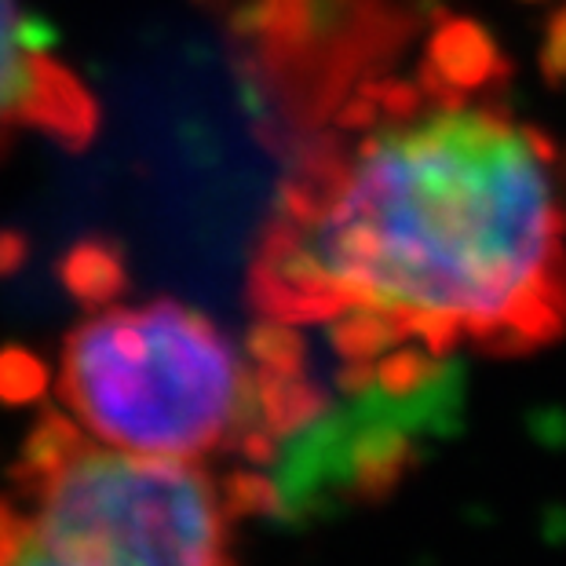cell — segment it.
Instances as JSON below:
<instances>
[{"label": "cell", "instance_id": "obj_1", "mask_svg": "<svg viewBox=\"0 0 566 566\" xmlns=\"http://www.w3.org/2000/svg\"><path fill=\"white\" fill-rule=\"evenodd\" d=\"M453 77L373 84L311 143L252 260L256 311H373L436 355H523L566 333L559 154Z\"/></svg>", "mask_w": 566, "mask_h": 566}, {"label": "cell", "instance_id": "obj_2", "mask_svg": "<svg viewBox=\"0 0 566 566\" xmlns=\"http://www.w3.org/2000/svg\"><path fill=\"white\" fill-rule=\"evenodd\" d=\"M256 373L198 307L103 304L66 336L59 399L106 446L198 461L223 450Z\"/></svg>", "mask_w": 566, "mask_h": 566}, {"label": "cell", "instance_id": "obj_3", "mask_svg": "<svg viewBox=\"0 0 566 566\" xmlns=\"http://www.w3.org/2000/svg\"><path fill=\"white\" fill-rule=\"evenodd\" d=\"M30 501L74 566H234L223 497L195 461L84 442Z\"/></svg>", "mask_w": 566, "mask_h": 566}, {"label": "cell", "instance_id": "obj_4", "mask_svg": "<svg viewBox=\"0 0 566 566\" xmlns=\"http://www.w3.org/2000/svg\"><path fill=\"white\" fill-rule=\"evenodd\" d=\"M92 125L95 106L48 52L44 30L27 15L22 0H0V139L22 128L84 139Z\"/></svg>", "mask_w": 566, "mask_h": 566}, {"label": "cell", "instance_id": "obj_5", "mask_svg": "<svg viewBox=\"0 0 566 566\" xmlns=\"http://www.w3.org/2000/svg\"><path fill=\"white\" fill-rule=\"evenodd\" d=\"M84 428L81 420L66 417L63 409H44L41 420L33 424L19 450V461L11 464V483L19 486L22 497H30L33 490L44 486L59 468H66L84 450Z\"/></svg>", "mask_w": 566, "mask_h": 566}, {"label": "cell", "instance_id": "obj_6", "mask_svg": "<svg viewBox=\"0 0 566 566\" xmlns=\"http://www.w3.org/2000/svg\"><path fill=\"white\" fill-rule=\"evenodd\" d=\"M260 406L263 420L274 436H293L315 417L329 409V399L318 384H311L304 373H285V369H268L260 366Z\"/></svg>", "mask_w": 566, "mask_h": 566}, {"label": "cell", "instance_id": "obj_7", "mask_svg": "<svg viewBox=\"0 0 566 566\" xmlns=\"http://www.w3.org/2000/svg\"><path fill=\"white\" fill-rule=\"evenodd\" d=\"M66 285L74 289V296L84 300L92 307H103L106 300L122 293L125 274L117 268V260L111 252H92L81 249L74 260L66 263Z\"/></svg>", "mask_w": 566, "mask_h": 566}, {"label": "cell", "instance_id": "obj_8", "mask_svg": "<svg viewBox=\"0 0 566 566\" xmlns=\"http://www.w3.org/2000/svg\"><path fill=\"white\" fill-rule=\"evenodd\" d=\"M245 352L252 363L268 366V369H285V373H304L307 366V347L304 340L289 329V322H260L249 333Z\"/></svg>", "mask_w": 566, "mask_h": 566}, {"label": "cell", "instance_id": "obj_9", "mask_svg": "<svg viewBox=\"0 0 566 566\" xmlns=\"http://www.w3.org/2000/svg\"><path fill=\"white\" fill-rule=\"evenodd\" d=\"M220 497L227 520H245V515H274L279 520V486L271 475H260L252 468L227 475Z\"/></svg>", "mask_w": 566, "mask_h": 566}, {"label": "cell", "instance_id": "obj_10", "mask_svg": "<svg viewBox=\"0 0 566 566\" xmlns=\"http://www.w3.org/2000/svg\"><path fill=\"white\" fill-rule=\"evenodd\" d=\"M48 391V369L38 355L22 347H4L0 352V402L4 406H27L38 402Z\"/></svg>", "mask_w": 566, "mask_h": 566}, {"label": "cell", "instance_id": "obj_11", "mask_svg": "<svg viewBox=\"0 0 566 566\" xmlns=\"http://www.w3.org/2000/svg\"><path fill=\"white\" fill-rule=\"evenodd\" d=\"M0 566H74L52 541H48L30 515H22L19 526L0 548Z\"/></svg>", "mask_w": 566, "mask_h": 566}]
</instances>
